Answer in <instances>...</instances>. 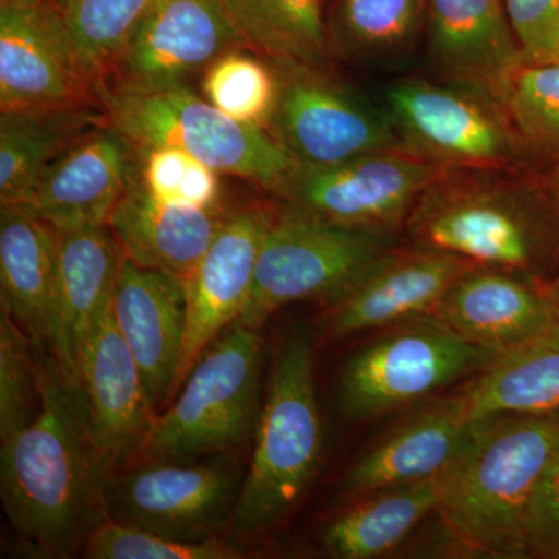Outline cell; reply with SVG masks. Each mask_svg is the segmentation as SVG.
Segmentation results:
<instances>
[{
	"instance_id": "24",
	"label": "cell",
	"mask_w": 559,
	"mask_h": 559,
	"mask_svg": "<svg viewBox=\"0 0 559 559\" xmlns=\"http://www.w3.org/2000/svg\"><path fill=\"white\" fill-rule=\"evenodd\" d=\"M429 55L443 79L487 94L521 62L503 0H428Z\"/></svg>"
},
{
	"instance_id": "3",
	"label": "cell",
	"mask_w": 559,
	"mask_h": 559,
	"mask_svg": "<svg viewBox=\"0 0 559 559\" xmlns=\"http://www.w3.org/2000/svg\"><path fill=\"white\" fill-rule=\"evenodd\" d=\"M554 460L551 412L477 419L465 448L443 474L436 510L441 524L466 551L527 558L530 503Z\"/></svg>"
},
{
	"instance_id": "35",
	"label": "cell",
	"mask_w": 559,
	"mask_h": 559,
	"mask_svg": "<svg viewBox=\"0 0 559 559\" xmlns=\"http://www.w3.org/2000/svg\"><path fill=\"white\" fill-rule=\"evenodd\" d=\"M90 559H240L245 551L223 539L180 540L105 520L83 546Z\"/></svg>"
},
{
	"instance_id": "7",
	"label": "cell",
	"mask_w": 559,
	"mask_h": 559,
	"mask_svg": "<svg viewBox=\"0 0 559 559\" xmlns=\"http://www.w3.org/2000/svg\"><path fill=\"white\" fill-rule=\"evenodd\" d=\"M100 108L106 123L140 150H182L221 175L274 194L296 165L270 132L231 119L189 86L150 94L102 92Z\"/></svg>"
},
{
	"instance_id": "42",
	"label": "cell",
	"mask_w": 559,
	"mask_h": 559,
	"mask_svg": "<svg viewBox=\"0 0 559 559\" xmlns=\"http://www.w3.org/2000/svg\"><path fill=\"white\" fill-rule=\"evenodd\" d=\"M554 415L555 421V460L554 462H559V407L551 412Z\"/></svg>"
},
{
	"instance_id": "30",
	"label": "cell",
	"mask_w": 559,
	"mask_h": 559,
	"mask_svg": "<svg viewBox=\"0 0 559 559\" xmlns=\"http://www.w3.org/2000/svg\"><path fill=\"white\" fill-rule=\"evenodd\" d=\"M532 171L559 157V61L518 62L487 92Z\"/></svg>"
},
{
	"instance_id": "26",
	"label": "cell",
	"mask_w": 559,
	"mask_h": 559,
	"mask_svg": "<svg viewBox=\"0 0 559 559\" xmlns=\"http://www.w3.org/2000/svg\"><path fill=\"white\" fill-rule=\"evenodd\" d=\"M473 418L559 407V310L532 340L502 353L463 390Z\"/></svg>"
},
{
	"instance_id": "31",
	"label": "cell",
	"mask_w": 559,
	"mask_h": 559,
	"mask_svg": "<svg viewBox=\"0 0 559 559\" xmlns=\"http://www.w3.org/2000/svg\"><path fill=\"white\" fill-rule=\"evenodd\" d=\"M334 50L381 58L409 49L428 24V0H334L329 16Z\"/></svg>"
},
{
	"instance_id": "14",
	"label": "cell",
	"mask_w": 559,
	"mask_h": 559,
	"mask_svg": "<svg viewBox=\"0 0 559 559\" xmlns=\"http://www.w3.org/2000/svg\"><path fill=\"white\" fill-rule=\"evenodd\" d=\"M240 488L230 471L216 466L139 462L110 473L106 520L180 540L218 538L216 532L234 520Z\"/></svg>"
},
{
	"instance_id": "28",
	"label": "cell",
	"mask_w": 559,
	"mask_h": 559,
	"mask_svg": "<svg viewBox=\"0 0 559 559\" xmlns=\"http://www.w3.org/2000/svg\"><path fill=\"white\" fill-rule=\"evenodd\" d=\"M105 123L97 108L0 112V205H20L58 156Z\"/></svg>"
},
{
	"instance_id": "8",
	"label": "cell",
	"mask_w": 559,
	"mask_h": 559,
	"mask_svg": "<svg viewBox=\"0 0 559 559\" xmlns=\"http://www.w3.org/2000/svg\"><path fill=\"white\" fill-rule=\"evenodd\" d=\"M358 349L341 378V404L352 418L401 409L462 378L479 374L499 355L463 340L432 316L389 326Z\"/></svg>"
},
{
	"instance_id": "19",
	"label": "cell",
	"mask_w": 559,
	"mask_h": 559,
	"mask_svg": "<svg viewBox=\"0 0 559 559\" xmlns=\"http://www.w3.org/2000/svg\"><path fill=\"white\" fill-rule=\"evenodd\" d=\"M117 329L138 360L151 406L170 404L187 322L186 282L123 255L112 294Z\"/></svg>"
},
{
	"instance_id": "9",
	"label": "cell",
	"mask_w": 559,
	"mask_h": 559,
	"mask_svg": "<svg viewBox=\"0 0 559 559\" xmlns=\"http://www.w3.org/2000/svg\"><path fill=\"white\" fill-rule=\"evenodd\" d=\"M270 60L277 75V100L266 131L296 164L330 167L404 148L388 110L371 105L329 69Z\"/></svg>"
},
{
	"instance_id": "21",
	"label": "cell",
	"mask_w": 559,
	"mask_h": 559,
	"mask_svg": "<svg viewBox=\"0 0 559 559\" xmlns=\"http://www.w3.org/2000/svg\"><path fill=\"white\" fill-rule=\"evenodd\" d=\"M476 423L463 393L423 407L349 466L341 491L356 499L441 476L465 448Z\"/></svg>"
},
{
	"instance_id": "1",
	"label": "cell",
	"mask_w": 559,
	"mask_h": 559,
	"mask_svg": "<svg viewBox=\"0 0 559 559\" xmlns=\"http://www.w3.org/2000/svg\"><path fill=\"white\" fill-rule=\"evenodd\" d=\"M35 418L2 440L0 489L13 528L36 549L68 558L106 520L109 468L94 432L83 384L57 360L36 356Z\"/></svg>"
},
{
	"instance_id": "39",
	"label": "cell",
	"mask_w": 559,
	"mask_h": 559,
	"mask_svg": "<svg viewBox=\"0 0 559 559\" xmlns=\"http://www.w3.org/2000/svg\"><path fill=\"white\" fill-rule=\"evenodd\" d=\"M535 173L538 175L540 183H543L550 200L555 202L559 210V157Z\"/></svg>"
},
{
	"instance_id": "27",
	"label": "cell",
	"mask_w": 559,
	"mask_h": 559,
	"mask_svg": "<svg viewBox=\"0 0 559 559\" xmlns=\"http://www.w3.org/2000/svg\"><path fill=\"white\" fill-rule=\"evenodd\" d=\"M443 474L360 496L323 530L322 543L333 558L373 559L395 550L439 507Z\"/></svg>"
},
{
	"instance_id": "37",
	"label": "cell",
	"mask_w": 559,
	"mask_h": 559,
	"mask_svg": "<svg viewBox=\"0 0 559 559\" xmlns=\"http://www.w3.org/2000/svg\"><path fill=\"white\" fill-rule=\"evenodd\" d=\"M521 61L549 62L559 51V0H503Z\"/></svg>"
},
{
	"instance_id": "32",
	"label": "cell",
	"mask_w": 559,
	"mask_h": 559,
	"mask_svg": "<svg viewBox=\"0 0 559 559\" xmlns=\"http://www.w3.org/2000/svg\"><path fill=\"white\" fill-rule=\"evenodd\" d=\"M240 47L221 55L201 75V95L221 112L267 130L275 100L277 75L270 58Z\"/></svg>"
},
{
	"instance_id": "17",
	"label": "cell",
	"mask_w": 559,
	"mask_h": 559,
	"mask_svg": "<svg viewBox=\"0 0 559 559\" xmlns=\"http://www.w3.org/2000/svg\"><path fill=\"white\" fill-rule=\"evenodd\" d=\"M473 266L440 250L399 246L329 304L322 319L323 334L347 337L430 316L460 275Z\"/></svg>"
},
{
	"instance_id": "12",
	"label": "cell",
	"mask_w": 559,
	"mask_h": 559,
	"mask_svg": "<svg viewBox=\"0 0 559 559\" xmlns=\"http://www.w3.org/2000/svg\"><path fill=\"white\" fill-rule=\"evenodd\" d=\"M249 47L223 0H160L102 79V92L189 86L221 55Z\"/></svg>"
},
{
	"instance_id": "15",
	"label": "cell",
	"mask_w": 559,
	"mask_h": 559,
	"mask_svg": "<svg viewBox=\"0 0 559 559\" xmlns=\"http://www.w3.org/2000/svg\"><path fill=\"white\" fill-rule=\"evenodd\" d=\"M274 210L250 205L230 212L186 280L187 322L170 403L191 369L224 330L240 318L255 277L261 242Z\"/></svg>"
},
{
	"instance_id": "29",
	"label": "cell",
	"mask_w": 559,
	"mask_h": 559,
	"mask_svg": "<svg viewBox=\"0 0 559 559\" xmlns=\"http://www.w3.org/2000/svg\"><path fill=\"white\" fill-rule=\"evenodd\" d=\"M249 49L326 68L333 55L323 0H223Z\"/></svg>"
},
{
	"instance_id": "36",
	"label": "cell",
	"mask_w": 559,
	"mask_h": 559,
	"mask_svg": "<svg viewBox=\"0 0 559 559\" xmlns=\"http://www.w3.org/2000/svg\"><path fill=\"white\" fill-rule=\"evenodd\" d=\"M32 342L7 312L0 314V440L20 432L39 406L38 360Z\"/></svg>"
},
{
	"instance_id": "22",
	"label": "cell",
	"mask_w": 559,
	"mask_h": 559,
	"mask_svg": "<svg viewBox=\"0 0 559 559\" xmlns=\"http://www.w3.org/2000/svg\"><path fill=\"white\" fill-rule=\"evenodd\" d=\"M58 234V285L51 358L79 378L81 348L112 300L123 252L109 226Z\"/></svg>"
},
{
	"instance_id": "33",
	"label": "cell",
	"mask_w": 559,
	"mask_h": 559,
	"mask_svg": "<svg viewBox=\"0 0 559 559\" xmlns=\"http://www.w3.org/2000/svg\"><path fill=\"white\" fill-rule=\"evenodd\" d=\"M160 0H66V24L81 60L102 86L106 70Z\"/></svg>"
},
{
	"instance_id": "5",
	"label": "cell",
	"mask_w": 559,
	"mask_h": 559,
	"mask_svg": "<svg viewBox=\"0 0 559 559\" xmlns=\"http://www.w3.org/2000/svg\"><path fill=\"white\" fill-rule=\"evenodd\" d=\"M396 248V231L349 226L285 202L274 210L248 304L235 323L260 329L293 301L331 304Z\"/></svg>"
},
{
	"instance_id": "10",
	"label": "cell",
	"mask_w": 559,
	"mask_h": 559,
	"mask_svg": "<svg viewBox=\"0 0 559 559\" xmlns=\"http://www.w3.org/2000/svg\"><path fill=\"white\" fill-rule=\"evenodd\" d=\"M385 105L404 148L451 170H532L496 103L460 84L393 83Z\"/></svg>"
},
{
	"instance_id": "13",
	"label": "cell",
	"mask_w": 559,
	"mask_h": 559,
	"mask_svg": "<svg viewBox=\"0 0 559 559\" xmlns=\"http://www.w3.org/2000/svg\"><path fill=\"white\" fill-rule=\"evenodd\" d=\"M100 108L61 7L0 2V110Z\"/></svg>"
},
{
	"instance_id": "20",
	"label": "cell",
	"mask_w": 559,
	"mask_h": 559,
	"mask_svg": "<svg viewBox=\"0 0 559 559\" xmlns=\"http://www.w3.org/2000/svg\"><path fill=\"white\" fill-rule=\"evenodd\" d=\"M558 310L543 282L473 266L460 275L430 316L471 344L502 355L546 329Z\"/></svg>"
},
{
	"instance_id": "18",
	"label": "cell",
	"mask_w": 559,
	"mask_h": 559,
	"mask_svg": "<svg viewBox=\"0 0 559 559\" xmlns=\"http://www.w3.org/2000/svg\"><path fill=\"white\" fill-rule=\"evenodd\" d=\"M79 378L90 404L92 432L114 473L139 459L157 414L138 360L117 329L112 300L81 348Z\"/></svg>"
},
{
	"instance_id": "4",
	"label": "cell",
	"mask_w": 559,
	"mask_h": 559,
	"mask_svg": "<svg viewBox=\"0 0 559 559\" xmlns=\"http://www.w3.org/2000/svg\"><path fill=\"white\" fill-rule=\"evenodd\" d=\"M314 336L305 325L286 334L261 406L249 473L234 525L246 535L266 532L296 509L322 455V421L314 378Z\"/></svg>"
},
{
	"instance_id": "40",
	"label": "cell",
	"mask_w": 559,
	"mask_h": 559,
	"mask_svg": "<svg viewBox=\"0 0 559 559\" xmlns=\"http://www.w3.org/2000/svg\"><path fill=\"white\" fill-rule=\"evenodd\" d=\"M544 289H546L547 296L550 297L555 304L559 305V270L555 272L554 277L543 282Z\"/></svg>"
},
{
	"instance_id": "23",
	"label": "cell",
	"mask_w": 559,
	"mask_h": 559,
	"mask_svg": "<svg viewBox=\"0 0 559 559\" xmlns=\"http://www.w3.org/2000/svg\"><path fill=\"white\" fill-rule=\"evenodd\" d=\"M230 212L173 204L154 197L139 175L109 218V229L124 257L150 270L178 275L186 282Z\"/></svg>"
},
{
	"instance_id": "2",
	"label": "cell",
	"mask_w": 559,
	"mask_h": 559,
	"mask_svg": "<svg viewBox=\"0 0 559 559\" xmlns=\"http://www.w3.org/2000/svg\"><path fill=\"white\" fill-rule=\"evenodd\" d=\"M419 248L547 282L559 270V210L532 170H450L404 224Z\"/></svg>"
},
{
	"instance_id": "43",
	"label": "cell",
	"mask_w": 559,
	"mask_h": 559,
	"mask_svg": "<svg viewBox=\"0 0 559 559\" xmlns=\"http://www.w3.org/2000/svg\"><path fill=\"white\" fill-rule=\"evenodd\" d=\"M551 61H559V51H558V53H557V57H555V58H554V60H551ZM549 62H550V61H549Z\"/></svg>"
},
{
	"instance_id": "41",
	"label": "cell",
	"mask_w": 559,
	"mask_h": 559,
	"mask_svg": "<svg viewBox=\"0 0 559 559\" xmlns=\"http://www.w3.org/2000/svg\"><path fill=\"white\" fill-rule=\"evenodd\" d=\"M7 3H22V5H32V3H50V5H64L66 0H0Z\"/></svg>"
},
{
	"instance_id": "6",
	"label": "cell",
	"mask_w": 559,
	"mask_h": 559,
	"mask_svg": "<svg viewBox=\"0 0 559 559\" xmlns=\"http://www.w3.org/2000/svg\"><path fill=\"white\" fill-rule=\"evenodd\" d=\"M260 329L231 323L154 418L139 462H194L255 436L261 406Z\"/></svg>"
},
{
	"instance_id": "11",
	"label": "cell",
	"mask_w": 559,
	"mask_h": 559,
	"mask_svg": "<svg viewBox=\"0 0 559 559\" xmlns=\"http://www.w3.org/2000/svg\"><path fill=\"white\" fill-rule=\"evenodd\" d=\"M450 170L406 148L377 151L330 167L296 164L275 194L326 219L399 234L419 197Z\"/></svg>"
},
{
	"instance_id": "38",
	"label": "cell",
	"mask_w": 559,
	"mask_h": 559,
	"mask_svg": "<svg viewBox=\"0 0 559 559\" xmlns=\"http://www.w3.org/2000/svg\"><path fill=\"white\" fill-rule=\"evenodd\" d=\"M525 549L527 558L559 559V462L551 463L530 503Z\"/></svg>"
},
{
	"instance_id": "34",
	"label": "cell",
	"mask_w": 559,
	"mask_h": 559,
	"mask_svg": "<svg viewBox=\"0 0 559 559\" xmlns=\"http://www.w3.org/2000/svg\"><path fill=\"white\" fill-rule=\"evenodd\" d=\"M139 179L162 201L200 210L224 209L221 173L178 148L140 150Z\"/></svg>"
},
{
	"instance_id": "25",
	"label": "cell",
	"mask_w": 559,
	"mask_h": 559,
	"mask_svg": "<svg viewBox=\"0 0 559 559\" xmlns=\"http://www.w3.org/2000/svg\"><path fill=\"white\" fill-rule=\"evenodd\" d=\"M58 234L16 205H0V304L40 353L51 352Z\"/></svg>"
},
{
	"instance_id": "16",
	"label": "cell",
	"mask_w": 559,
	"mask_h": 559,
	"mask_svg": "<svg viewBox=\"0 0 559 559\" xmlns=\"http://www.w3.org/2000/svg\"><path fill=\"white\" fill-rule=\"evenodd\" d=\"M139 167L138 146L105 121L62 151L16 207L57 231L108 226Z\"/></svg>"
}]
</instances>
